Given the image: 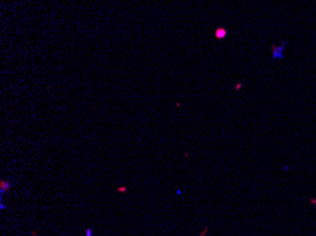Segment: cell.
<instances>
[{
    "label": "cell",
    "mask_w": 316,
    "mask_h": 236,
    "mask_svg": "<svg viewBox=\"0 0 316 236\" xmlns=\"http://www.w3.org/2000/svg\"><path fill=\"white\" fill-rule=\"evenodd\" d=\"M118 191H119V192H125V191H126V188H118Z\"/></svg>",
    "instance_id": "cell-3"
},
{
    "label": "cell",
    "mask_w": 316,
    "mask_h": 236,
    "mask_svg": "<svg viewBox=\"0 0 316 236\" xmlns=\"http://www.w3.org/2000/svg\"><path fill=\"white\" fill-rule=\"evenodd\" d=\"M285 47H286V43H282L281 45H272L271 50H272V58L277 61V59H284L285 57Z\"/></svg>",
    "instance_id": "cell-1"
},
{
    "label": "cell",
    "mask_w": 316,
    "mask_h": 236,
    "mask_svg": "<svg viewBox=\"0 0 316 236\" xmlns=\"http://www.w3.org/2000/svg\"><path fill=\"white\" fill-rule=\"evenodd\" d=\"M226 35H227V31L224 30V28H223V27L217 28V31H216V37H217V38L221 40V38H224Z\"/></svg>",
    "instance_id": "cell-2"
}]
</instances>
